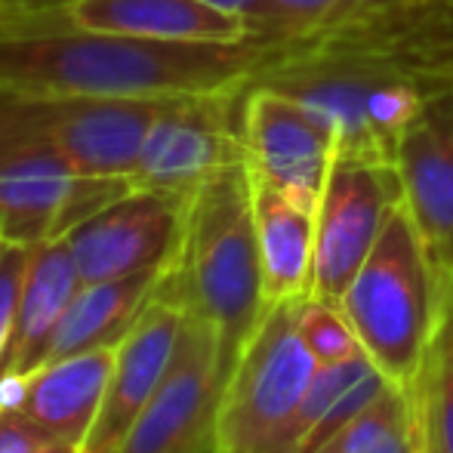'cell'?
<instances>
[{"label":"cell","mask_w":453,"mask_h":453,"mask_svg":"<svg viewBox=\"0 0 453 453\" xmlns=\"http://www.w3.org/2000/svg\"><path fill=\"white\" fill-rule=\"evenodd\" d=\"M287 90L334 136L336 157L395 164L407 127L426 111L404 84L376 78H278L265 81Z\"/></svg>","instance_id":"7c38bea8"},{"label":"cell","mask_w":453,"mask_h":453,"mask_svg":"<svg viewBox=\"0 0 453 453\" xmlns=\"http://www.w3.org/2000/svg\"><path fill=\"white\" fill-rule=\"evenodd\" d=\"M253 219L269 305L309 296L315 274V207L253 176Z\"/></svg>","instance_id":"e0dca14e"},{"label":"cell","mask_w":453,"mask_h":453,"mask_svg":"<svg viewBox=\"0 0 453 453\" xmlns=\"http://www.w3.org/2000/svg\"><path fill=\"white\" fill-rule=\"evenodd\" d=\"M411 398L423 453H453V290L417 380L411 382Z\"/></svg>","instance_id":"44dd1931"},{"label":"cell","mask_w":453,"mask_h":453,"mask_svg":"<svg viewBox=\"0 0 453 453\" xmlns=\"http://www.w3.org/2000/svg\"><path fill=\"white\" fill-rule=\"evenodd\" d=\"M388 386L392 380L364 352L336 364H318L299 411L303 453H315L327 444Z\"/></svg>","instance_id":"ffe728a7"},{"label":"cell","mask_w":453,"mask_h":453,"mask_svg":"<svg viewBox=\"0 0 453 453\" xmlns=\"http://www.w3.org/2000/svg\"><path fill=\"white\" fill-rule=\"evenodd\" d=\"M315 367L299 334L296 299L272 303L226 380L210 453H303L299 411Z\"/></svg>","instance_id":"277c9868"},{"label":"cell","mask_w":453,"mask_h":453,"mask_svg":"<svg viewBox=\"0 0 453 453\" xmlns=\"http://www.w3.org/2000/svg\"><path fill=\"white\" fill-rule=\"evenodd\" d=\"M272 41H151L68 25H0V87L105 99H176L238 93L272 72Z\"/></svg>","instance_id":"6da1fadb"},{"label":"cell","mask_w":453,"mask_h":453,"mask_svg":"<svg viewBox=\"0 0 453 453\" xmlns=\"http://www.w3.org/2000/svg\"><path fill=\"white\" fill-rule=\"evenodd\" d=\"M241 136L250 173L318 210L336 161V142L311 111L274 84L247 87Z\"/></svg>","instance_id":"8fae6325"},{"label":"cell","mask_w":453,"mask_h":453,"mask_svg":"<svg viewBox=\"0 0 453 453\" xmlns=\"http://www.w3.org/2000/svg\"><path fill=\"white\" fill-rule=\"evenodd\" d=\"M201 4L213 6V10L226 12V16H232V19L247 22L253 35L265 37V41H272V35L278 31V19H274V10H272L269 0H201Z\"/></svg>","instance_id":"4316f807"},{"label":"cell","mask_w":453,"mask_h":453,"mask_svg":"<svg viewBox=\"0 0 453 453\" xmlns=\"http://www.w3.org/2000/svg\"><path fill=\"white\" fill-rule=\"evenodd\" d=\"M185 197L130 188L65 234L84 284L167 272L182 238Z\"/></svg>","instance_id":"30bf717a"},{"label":"cell","mask_w":453,"mask_h":453,"mask_svg":"<svg viewBox=\"0 0 453 453\" xmlns=\"http://www.w3.org/2000/svg\"><path fill=\"white\" fill-rule=\"evenodd\" d=\"M111 367L114 349H93L47 361L35 373L12 380L16 398H10V404H16L25 417L59 435L62 441L84 450L105 404Z\"/></svg>","instance_id":"9a60e30c"},{"label":"cell","mask_w":453,"mask_h":453,"mask_svg":"<svg viewBox=\"0 0 453 453\" xmlns=\"http://www.w3.org/2000/svg\"><path fill=\"white\" fill-rule=\"evenodd\" d=\"M161 102L0 87V145H43L81 176L130 180Z\"/></svg>","instance_id":"5b68a950"},{"label":"cell","mask_w":453,"mask_h":453,"mask_svg":"<svg viewBox=\"0 0 453 453\" xmlns=\"http://www.w3.org/2000/svg\"><path fill=\"white\" fill-rule=\"evenodd\" d=\"M84 287L74 265V257L68 250L65 238L41 241L31 247L28 274L22 287V305H19V327L16 346H12L10 380L35 373L41 364H47L53 349L56 330L65 318L72 299Z\"/></svg>","instance_id":"ac0fdd59"},{"label":"cell","mask_w":453,"mask_h":453,"mask_svg":"<svg viewBox=\"0 0 453 453\" xmlns=\"http://www.w3.org/2000/svg\"><path fill=\"white\" fill-rule=\"evenodd\" d=\"M59 19L68 25L151 41H253L247 22L232 19L201 0H78Z\"/></svg>","instance_id":"2e32d148"},{"label":"cell","mask_w":453,"mask_h":453,"mask_svg":"<svg viewBox=\"0 0 453 453\" xmlns=\"http://www.w3.org/2000/svg\"><path fill=\"white\" fill-rule=\"evenodd\" d=\"M247 90L164 99L133 167V188L188 197L244 157L241 102Z\"/></svg>","instance_id":"8992f818"},{"label":"cell","mask_w":453,"mask_h":453,"mask_svg":"<svg viewBox=\"0 0 453 453\" xmlns=\"http://www.w3.org/2000/svg\"><path fill=\"white\" fill-rule=\"evenodd\" d=\"M164 284L188 315L213 330L234 367L269 309L247 161L219 170L185 197L180 250Z\"/></svg>","instance_id":"7a4b0ae2"},{"label":"cell","mask_w":453,"mask_h":453,"mask_svg":"<svg viewBox=\"0 0 453 453\" xmlns=\"http://www.w3.org/2000/svg\"><path fill=\"white\" fill-rule=\"evenodd\" d=\"M453 278L432 259L404 203L340 296L364 355L392 382L411 388L448 309Z\"/></svg>","instance_id":"3957f363"},{"label":"cell","mask_w":453,"mask_h":453,"mask_svg":"<svg viewBox=\"0 0 453 453\" xmlns=\"http://www.w3.org/2000/svg\"><path fill=\"white\" fill-rule=\"evenodd\" d=\"M161 278L164 272H149L102 280V284H84L56 330L47 361L93 352V349H114L155 296Z\"/></svg>","instance_id":"d6986e66"},{"label":"cell","mask_w":453,"mask_h":453,"mask_svg":"<svg viewBox=\"0 0 453 453\" xmlns=\"http://www.w3.org/2000/svg\"><path fill=\"white\" fill-rule=\"evenodd\" d=\"M31 247L22 241L0 238V386L10 380L12 346H16L19 305H22V287L28 274Z\"/></svg>","instance_id":"cb8c5ba5"},{"label":"cell","mask_w":453,"mask_h":453,"mask_svg":"<svg viewBox=\"0 0 453 453\" xmlns=\"http://www.w3.org/2000/svg\"><path fill=\"white\" fill-rule=\"evenodd\" d=\"M78 0H0V25L59 19Z\"/></svg>","instance_id":"83f0119b"},{"label":"cell","mask_w":453,"mask_h":453,"mask_svg":"<svg viewBox=\"0 0 453 453\" xmlns=\"http://www.w3.org/2000/svg\"><path fill=\"white\" fill-rule=\"evenodd\" d=\"M315 453H423L411 388L392 382Z\"/></svg>","instance_id":"7402d4cb"},{"label":"cell","mask_w":453,"mask_h":453,"mask_svg":"<svg viewBox=\"0 0 453 453\" xmlns=\"http://www.w3.org/2000/svg\"><path fill=\"white\" fill-rule=\"evenodd\" d=\"M296 324L305 349H309L318 364H336L364 352L349 318L330 299L311 296V293L296 299Z\"/></svg>","instance_id":"603a6c76"},{"label":"cell","mask_w":453,"mask_h":453,"mask_svg":"<svg viewBox=\"0 0 453 453\" xmlns=\"http://www.w3.org/2000/svg\"><path fill=\"white\" fill-rule=\"evenodd\" d=\"M130 180L81 176L43 145H0V238L41 244L130 191Z\"/></svg>","instance_id":"9c48e42d"},{"label":"cell","mask_w":453,"mask_h":453,"mask_svg":"<svg viewBox=\"0 0 453 453\" xmlns=\"http://www.w3.org/2000/svg\"><path fill=\"white\" fill-rule=\"evenodd\" d=\"M228 373L216 334L201 318L185 315L167 380L114 453H210Z\"/></svg>","instance_id":"52a82bcc"},{"label":"cell","mask_w":453,"mask_h":453,"mask_svg":"<svg viewBox=\"0 0 453 453\" xmlns=\"http://www.w3.org/2000/svg\"><path fill=\"white\" fill-rule=\"evenodd\" d=\"M0 453H81V448L62 441L59 435L25 417L16 404H0Z\"/></svg>","instance_id":"d4e9b609"},{"label":"cell","mask_w":453,"mask_h":453,"mask_svg":"<svg viewBox=\"0 0 453 453\" xmlns=\"http://www.w3.org/2000/svg\"><path fill=\"white\" fill-rule=\"evenodd\" d=\"M269 4L278 19V28H287V25H311L315 19L336 16L361 0H269Z\"/></svg>","instance_id":"484cf974"},{"label":"cell","mask_w":453,"mask_h":453,"mask_svg":"<svg viewBox=\"0 0 453 453\" xmlns=\"http://www.w3.org/2000/svg\"><path fill=\"white\" fill-rule=\"evenodd\" d=\"M401 203L395 164L336 157L315 210L311 296L340 303Z\"/></svg>","instance_id":"ba28073f"},{"label":"cell","mask_w":453,"mask_h":453,"mask_svg":"<svg viewBox=\"0 0 453 453\" xmlns=\"http://www.w3.org/2000/svg\"><path fill=\"white\" fill-rule=\"evenodd\" d=\"M185 305L167 284H157L155 296L142 309L124 340L114 346V367L108 380L105 404L99 411L90 438L81 453H114L139 413L157 395L173 367L180 336L185 327Z\"/></svg>","instance_id":"4fadbf2b"},{"label":"cell","mask_w":453,"mask_h":453,"mask_svg":"<svg viewBox=\"0 0 453 453\" xmlns=\"http://www.w3.org/2000/svg\"><path fill=\"white\" fill-rule=\"evenodd\" d=\"M401 203L432 259L453 278V114H419L398 142Z\"/></svg>","instance_id":"5bb4252c"}]
</instances>
